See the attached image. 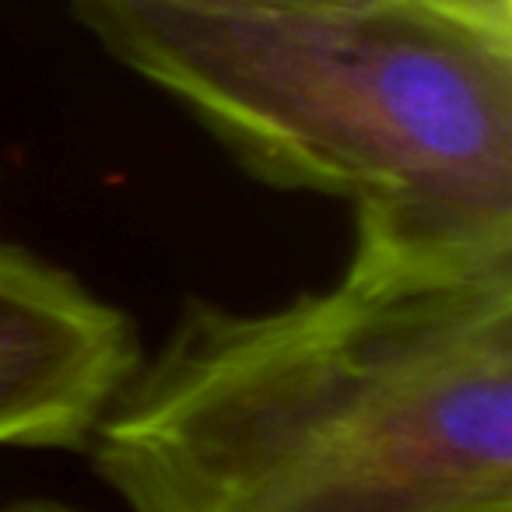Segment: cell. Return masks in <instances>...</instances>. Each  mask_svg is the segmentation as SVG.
I'll use <instances>...</instances> for the list:
<instances>
[{"mask_svg": "<svg viewBox=\"0 0 512 512\" xmlns=\"http://www.w3.org/2000/svg\"><path fill=\"white\" fill-rule=\"evenodd\" d=\"M179 4H218V8H292V4H369V0H179Z\"/></svg>", "mask_w": 512, "mask_h": 512, "instance_id": "5", "label": "cell"}, {"mask_svg": "<svg viewBox=\"0 0 512 512\" xmlns=\"http://www.w3.org/2000/svg\"><path fill=\"white\" fill-rule=\"evenodd\" d=\"M85 446L130 512L512 509V249L355 239L323 292L193 302Z\"/></svg>", "mask_w": 512, "mask_h": 512, "instance_id": "1", "label": "cell"}, {"mask_svg": "<svg viewBox=\"0 0 512 512\" xmlns=\"http://www.w3.org/2000/svg\"><path fill=\"white\" fill-rule=\"evenodd\" d=\"M0 512H78V509H67V505L57 502H22V505H8V509Z\"/></svg>", "mask_w": 512, "mask_h": 512, "instance_id": "6", "label": "cell"}, {"mask_svg": "<svg viewBox=\"0 0 512 512\" xmlns=\"http://www.w3.org/2000/svg\"><path fill=\"white\" fill-rule=\"evenodd\" d=\"M141 362L123 309L0 242V446L78 449Z\"/></svg>", "mask_w": 512, "mask_h": 512, "instance_id": "3", "label": "cell"}, {"mask_svg": "<svg viewBox=\"0 0 512 512\" xmlns=\"http://www.w3.org/2000/svg\"><path fill=\"white\" fill-rule=\"evenodd\" d=\"M71 4L256 179L351 200L355 239L512 249V32L404 0Z\"/></svg>", "mask_w": 512, "mask_h": 512, "instance_id": "2", "label": "cell"}, {"mask_svg": "<svg viewBox=\"0 0 512 512\" xmlns=\"http://www.w3.org/2000/svg\"><path fill=\"white\" fill-rule=\"evenodd\" d=\"M404 4H418V8L484 25V29L512 32V0H404Z\"/></svg>", "mask_w": 512, "mask_h": 512, "instance_id": "4", "label": "cell"}, {"mask_svg": "<svg viewBox=\"0 0 512 512\" xmlns=\"http://www.w3.org/2000/svg\"><path fill=\"white\" fill-rule=\"evenodd\" d=\"M481 512H512V509H481Z\"/></svg>", "mask_w": 512, "mask_h": 512, "instance_id": "7", "label": "cell"}]
</instances>
